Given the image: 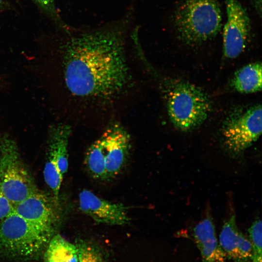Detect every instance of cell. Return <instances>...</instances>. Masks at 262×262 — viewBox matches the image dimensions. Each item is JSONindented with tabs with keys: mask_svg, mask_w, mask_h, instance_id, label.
Listing matches in <instances>:
<instances>
[{
	"mask_svg": "<svg viewBox=\"0 0 262 262\" xmlns=\"http://www.w3.org/2000/svg\"><path fill=\"white\" fill-rule=\"evenodd\" d=\"M84 163L91 177L98 180H106L105 150L102 141L99 137L88 148Z\"/></svg>",
	"mask_w": 262,
	"mask_h": 262,
	"instance_id": "2e32d148",
	"label": "cell"
},
{
	"mask_svg": "<svg viewBox=\"0 0 262 262\" xmlns=\"http://www.w3.org/2000/svg\"><path fill=\"white\" fill-rule=\"evenodd\" d=\"M172 23L177 38L197 46L214 38L222 26L218 0H181L175 8Z\"/></svg>",
	"mask_w": 262,
	"mask_h": 262,
	"instance_id": "7a4b0ae2",
	"label": "cell"
},
{
	"mask_svg": "<svg viewBox=\"0 0 262 262\" xmlns=\"http://www.w3.org/2000/svg\"><path fill=\"white\" fill-rule=\"evenodd\" d=\"M122 23L80 32L62 48L60 77L80 110L106 114L134 89Z\"/></svg>",
	"mask_w": 262,
	"mask_h": 262,
	"instance_id": "6da1fadb",
	"label": "cell"
},
{
	"mask_svg": "<svg viewBox=\"0 0 262 262\" xmlns=\"http://www.w3.org/2000/svg\"><path fill=\"white\" fill-rule=\"evenodd\" d=\"M70 133L69 125L60 124L54 128L49 143V153L55 158L63 176L67 172L68 166V143Z\"/></svg>",
	"mask_w": 262,
	"mask_h": 262,
	"instance_id": "5bb4252c",
	"label": "cell"
},
{
	"mask_svg": "<svg viewBox=\"0 0 262 262\" xmlns=\"http://www.w3.org/2000/svg\"><path fill=\"white\" fill-rule=\"evenodd\" d=\"M0 188L14 206L37 191L16 145L7 138L0 142Z\"/></svg>",
	"mask_w": 262,
	"mask_h": 262,
	"instance_id": "5b68a950",
	"label": "cell"
},
{
	"mask_svg": "<svg viewBox=\"0 0 262 262\" xmlns=\"http://www.w3.org/2000/svg\"><path fill=\"white\" fill-rule=\"evenodd\" d=\"M53 230L32 223L13 212L0 220V256L17 260L36 258L46 248Z\"/></svg>",
	"mask_w": 262,
	"mask_h": 262,
	"instance_id": "277c9868",
	"label": "cell"
},
{
	"mask_svg": "<svg viewBox=\"0 0 262 262\" xmlns=\"http://www.w3.org/2000/svg\"><path fill=\"white\" fill-rule=\"evenodd\" d=\"M3 3V0H0V9L2 7Z\"/></svg>",
	"mask_w": 262,
	"mask_h": 262,
	"instance_id": "603a6c76",
	"label": "cell"
},
{
	"mask_svg": "<svg viewBox=\"0 0 262 262\" xmlns=\"http://www.w3.org/2000/svg\"><path fill=\"white\" fill-rule=\"evenodd\" d=\"M14 212L32 223L52 229L59 218L56 206L37 191L15 205Z\"/></svg>",
	"mask_w": 262,
	"mask_h": 262,
	"instance_id": "30bf717a",
	"label": "cell"
},
{
	"mask_svg": "<svg viewBox=\"0 0 262 262\" xmlns=\"http://www.w3.org/2000/svg\"><path fill=\"white\" fill-rule=\"evenodd\" d=\"M79 199L81 211L98 223L123 225L130 221L128 208L122 203L101 198L87 189L80 193Z\"/></svg>",
	"mask_w": 262,
	"mask_h": 262,
	"instance_id": "9c48e42d",
	"label": "cell"
},
{
	"mask_svg": "<svg viewBox=\"0 0 262 262\" xmlns=\"http://www.w3.org/2000/svg\"><path fill=\"white\" fill-rule=\"evenodd\" d=\"M105 150L107 180L117 176L124 168L131 147V136L119 122L109 124L100 136Z\"/></svg>",
	"mask_w": 262,
	"mask_h": 262,
	"instance_id": "ba28073f",
	"label": "cell"
},
{
	"mask_svg": "<svg viewBox=\"0 0 262 262\" xmlns=\"http://www.w3.org/2000/svg\"><path fill=\"white\" fill-rule=\"evenodd\" d=\"M44 260V262H78L77 247L60 234H56L45 249Z\"/></svg>",
	"mask_w": 262,
	"mask_h": 262,
	"instance_id": "9a60e30c",
	"label": "cell"
},
{
	"mask_svg": "<svg viewBox=\"0 0 262 262\" xmlns=\"http://www.w3.org/2000/svg\"><path fill=\"white\" fill-rule=\"evenodd\" d=\"M63 176L55 158L49 153L44 170V177L46 183L53 193L54 198L57 200Z\"/></svg>",
	"mask_w": 262,
	"mask_h": 262,
	"instance_id": "e0dca14e",
	"label": "cell"
},
{
	"mask_svg": "<svg viewBox=\"0 0 262 262\" xmlns=\"http://www.w3.org/2000/svg\"><path fill=\"white\" fill-rule=\"evenodd\" d=\"M219 243L226 258L233 262H249L251 244L249 239L238 229L234 214L225 222Z\"/></svg>",
	"mask_w": 262,
	"mask_h": 262,
	"instance_id": "8fae6325",
	"label": "cell"
},
{
	"mask_svg": "<svg viewBox=\"0 0 262 262\" xmlns=\"http://www.w3.org/2000/svg\"><path fill=\"white\" fill-rule=\"evenodd\" d=\"M262 109L258 104L230 113L224 120L222 134L225 147L236 155L258 140L262 134Z\"/></svg>",
	"mask_w": 262,
	"mask_h": 262,
	"instance_id": "8992f818",
	"label": "cell"
},
{
	"mask_svg": "<svg viewBox=\"0 0 262 262\" xmlns=\"http://www.w3.org/2000/svg\"><path fill=\"white\" fill-rule=\"evenodd\" d=\"M45 12L50 15L55 14L54 0H33Z\"/></svg>",
	"mask_w": 262,
	"mask_h": 262,
	"instance_id": "44dd1931",
	"label": "cell"
},
{
	"mask_svg": "<svg viewBox=\"0 0 262 262\" xmlns=\"http://www.w3.org/2000/svg\"><path fill=\"white\" fill-rule=\"evenodd\" d=\"M163 89L169 118L180 131H189L199 127L211 112L212 101L207 94L193 83L167 80Z\"/></svg>",
	"mask_w": 262,
	"mask_h": 262,
	"instance_id": "3957f363",
	"label": "cell"
},
{
	"mask_svg": "<svg viewBox=\"0 0 262 262\" xmlns=\"http://www.w3.org/2000/svg\"><path fill=\"white\" fill-rule=\"evenodd\" d=\"M262 85V68L261 63H252L245 66L234 73L230 86L240 93L259 92Z\"/></svg>",
	"mask_w": 262,
	"mask_h": 262,
	"instance_id": "4fadbf2b",
	"label": "cell"
},
{
	"mask_svg": "<svg viewBox=\"0 0 262 262\" xmlns=\"http://www.w3.org/2000/svg\"><path fill=\"white\" fill-rule=\"evenodd\" d=\"M78 254V262H105L98 248L91 242L80 239L75 244Z\"/></svg>",
	"mask_w": 262,
	"mask_h": 262,
	"instance_id": "d6986e66",
	"label": "cell"
},
{
	"mask_svg": "<svg viewBox=\"0 0 262 262\" xmlns=\"http://www.w3.org/2000/svg\"><path fill=\"white\" fill-rule=\"evenodd\" d=\"M254 8L260 16L262 15V0H251Z\"/></svg>",
	"mask_w": 262,
	"mask_h": 262,
	"instance_id": "7402d4cb",
	"label": "cell"
},
{
	"mask_svg": "<svg viewBox=\"0 0 262 262\" xmlns=\"http://www.w3.org/2000/svg\"><path fill=\"white\" fill-rule=\"evenodd\" d=\"M262 221L255 220L248 229L251 244V255L249 262H262Z\"/></svg>",
	"mask_w": 262,
	"mask_h": 262,
	"instance_id": "ac0fdd59",
	"label": "cell"
},
{
	"mask_svg": "<svg viewBox=\"0 0 262 262\" xmlns=\"http://www.w3.org/2000/svg\"><path fill=\"white\" fill-rule=\"evenodd\" d=\"M193 236L203 262H226V256L218 242L210 216L196 224L193 229Z\"/></svg>",
	"mask_w": 262,
	"mask_h": 262,
	"instance_id": "7c38bea8",
	"label": "cell"
},
{
	"mask_svg": "<svg viewBox=\"0 0 262 262\" xmlns=\"http://www.w3.org/2000/svg\"><path fill=\"white\" fill-rule=\"evenodd\" d=\"M14 212V205L6 197L0 188V220Z\"/></svg>",
	"mask_w": 262,
	"mask_h": 262,
	"instance_id": "ffe728a7",
	"label": "cell"
},
{
	"mask_svg": "<svg viewBox=\"0 0 262 262\" xmlns=\"http://www.w3.org/2000/svg\"><path fill=\"white\" fill-rule=\"evenodd\" d=\"M227 18L224 26V56L236 58L244 51L249 38L251 25L246 9L238 0H225Z\"/></svg>",
	"mask_w": 262,
	"mask_h": 262,
	"instance_id": "52a82bcc",
	"label": "cell"
}]
</instances>
